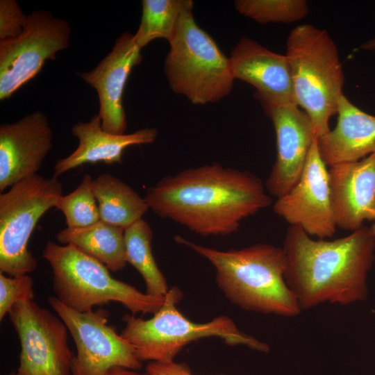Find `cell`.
I'll return each instance as SVG.
<instances>
[{"label":"cell","mask_w":375,"mask_h":375,"mask_svg":"<svg viewBox=\"0 0 375 375\" xmlns=\"http://www.w3.org/2000/svg\"><path fill=\"white\" fill-rule=\"evenodd\" d=\"M58 177L35 174L0 194V272L10 276L34 271L38 261L28 248L39 219L62 196Z\"/></svg>","instance_id":"obj_8"},{"label":"cell","mask_w":375,"mask_h":375,"mask_svg":"<svg viewBox=\"0 0 375 375\" xmlns=\"http://www.w3.org/2000/svg\"><path fill=\"white\" fill-rule=\"evenodd\" d=\"M8 375H14V372H11V373L9 374Z\"/></svg>","instance_id":"obj_32"},{"label":"cell","mask_w":375,"mask_h":375,"mask_svg":"<svg viewBox=\"0 0 375 375\" xmlns=\"http://www.w3.org/2000/svg\"><path fill=\"white\" fill-rule=\"evenodd\" d=\"M42 257L52 270L55 297L71 309L88 312L115 301L133 315L154 314L163 304L165 297L150 296L115 279L103 264L72 245L49 240Z\"/></svg>","instance_id":"obj_6"},{"label":"cell","mask_w":375,"mask_h":375,"mask_svg":"<svg viewBox=\"0 0 375 375\" xmlns=\"http://www.w3.org/2000/svg\"><path fill=\"white\" fill-rule=\"evenodd\" d=\"M335 127L317 138L320 156L327 167L356 162L375 153V116L354 106L342 94Z\"/></svg>","instance_id":"obj_19"},{"label":"cell","mask_w":375,"mask_h":375,"mask_svg":"<svg viewBox=\"0 0 375 375\" xmlns=\"http://www.w3.org/2000/svg\"><path fill=\"white\" fill-rule=\"evenodd\" d=\"M182 298L177 287L169 289L163 304L148 319L126 314L121 335L131 344L138 359L167 363L190 343L204 338L218 337L230 346L243 345L251 349L267 353V344L238 329L233 321L225 315L206 323L188 319L176 308Z\"/></svg>","instance_id":"obj_5"},{"label":"cell","mask_w":375,"mask_h":375,"mask_svg":"<svg viewBox=\"0 0 375 375\" xmlns=\"http://www.w3.org/2000/svg\"><path fill=\"white\" fill-rule=\"evenodd\" d=\"M234 4L241 15L262 24L292 23L303 19L308 12L304 0H238Z\"/></svg>","instance_id":"obj_25"},{"label":"cell","mask_w":375,"mask_h":375,"mask_svg":"<svg viewBox=\"0 0 375 375\" xmlns=\"http://www.w3.org/2000/svg\"><path fill=\"white\" fill-rule=\"evenodd\" d=\"M144 198L158 216L201 236L231 235L242 220L272 204L258 177L219 164L165 176Z\"/></svg>","instance_id":"obj_1"},{"label":"cell","mask_w":375,"mask_h":375,"mask_svg":"<svg viewBox=\"0 0 375 375\" xmlns=\"http://www.w3.org/2000/svg\"><path fill=\"white\" fill-rule=\"evenodd\" d=\"M72 132L78 138V145L70 155L56 161L53 176L58 177L86 163H122V153L126 148L131 145L151 144L158 134L154 128H144L129 134H112L102 128L98 114L88 122L75 124Z\"/></svg>","instance_id":"obj_18"},{"label":"cell","mask_w":375,"mask_h":375,"mask_svg":"<svg viewBox=\"0 0 375 375\" xmlns=\"http://www.w3.org/2000/svg\"><path fill=\"white\" fill-rule=\"evenodd\" d=\"M56 240L62 245L74 246L115 272L128 263L124 228L101 220L84 228L67 227L56 234Z\"/></svg>","instance_id":"obj_20"},{"label":"cell","mask_w":375,"mask_h":375,"mask_svg":"<svg viewBox=\"0 0 375 375\" xmlns=\"http://www.w3.org/2000/svg\"><path fill=\"white\" fill-rule=\"evenodd\" d=\"M27 17L15 0H1L0 41L20 35Z\"/></svg>","instance_id":"obj_27"},{"label":"cell","mask_w":375,"mask_h":375,"mask_svg":"<svg viewBox=\"0 0 375 375\" xmlns=\"http://www.w3.org/2000/svg\"><path fill=\"white\" fill-rule=\"evenodd\" d=\"M146 372L149 375H193L186 365L174 361L167 363L150 362Z\"/></svg>","instance_id":"obj_28"},{"label":"cell","mask_w":375,"mask_h":375,"mask_svg":"<svg viewBox=\"0 0 375 375\" xmlns=\"http://www.w3.org/2000/svg\"><path fill=\"white\" fill-rule=\"evenodd\" d=\"M152 237L151 228L142 218L126 227L124 229L126 260L142 276L146 294L162 298L167 294L169 288L152 253Z\"/></svg>","instance_id":"obj_22"},{"label":"cell","mask_w":375,"mask_h":375,"mask_svg":"<svg viewBox=\"0 0 375 375\" xmlns=\"http://www.w3.org/2000/svg\"><path fill=\"white\" fill-rule=\"evenodd\" d=\"M100 220L124 229L142 219L149 206L131 186L115 176L102 174L93 180Z\"/></svg>","instance_id":"obj_21"},{"label":"cell","mask_w":375,"mask_h":375,"mask_svg":"<svg viewBox=\"0 0 375 375\" xmlns=\"http://www.w3.org/2000/svg\"><path fill=\"white\" fill-rule=\"evenodd\" d=\"M375 238V220L373 222L372 226L369 227Z\"/></svg>","instance_id":"obj_31"},{"label":"cell","mask_w":375,"mask_h":375,"mask_svg":"<svg viewBox=\"0 0 375 375\" xmlns=\"http://www.w3.org/2000/svg\"><path fill=\"white\" fill-rule=\"evenodd\" d=\"M262 106L273 123L277 148L265 186L269 194L279 198L299 181L317 135L311 119L297 104Z\"/></svg>","instance_id":"obj_13"},{"label":"cell","mask_w":375,"mask_h":375,"mask_svg":"<svg viewBox=\"0 0 375 375\" xmlns=\"http://www.w3.org/2000/svg\"><path fill=\"white\" fill-rule=\"evenodd\" d=\"M233 78L253 85L262 106L296 104L290 69L285 55L243 37L229 57Z\"/></svg>","instance_id":"obj_16"},{"label":"cell","mask_w":375,"mask_h":375,"mask_svg":"<svg viewBox=\"0 0 375 375\" xmlns=\"http://www.w3.org/2000/svg\"><path fill=\"white\" fill-rule=\"evenodd\" d=\"M191 0H142V12L135 40L142 49L158 38L168 42L176 31L183 15L193 10Z\"/></svg>","instance_id":"obj_23"},{"label":"cell","mask_w":375,"mask_h":375,"mask_svg":"<svg viewBox=\"0 0 375 375\" xmlns=\"http://www.w3.org/2000/svg\"><path fill=\"white\" fill-rule=\"evenodd\" d=\"M34 297L33 281L27 274L6 276L0 272V320L19 301H31Z\"/></svg>","instance_id":"obj_26"},{"label":"cell","mask_w":375,"mask_h":375,"mask_svg":"<svg viewBox=\"0 0 375 375\" xmlns=\"http://www.w3.org/2000/svg\"><path fill=\"white\" fill-rule=\"evenodd\" d=\"M326 167L316 137L299 181L273 206L274 212L290 226H299L308 235L318 239L333 236L337 228Z\"/></svg>","instance_id":"obj_12"},{"label":"cell","mask_w":375,"mask_h":375,"mask_svg":"<svg viewBox=\"0 0 375 375\" xmlns=\"http://www.w3.org/2000/svg\"><path fill=\"white\" fill-rule=\"evenodd\" d=\"M360 48L365 50L375 51V38L362 44Z\"/></svg>","instance_id":"obj_30"},{"label":"cell","mask_w":375,"mask_h":375,"mask_svg":"<svg viewBox=\"0 0 375 375\" xmlns=\"http://www.w3.org/2000/svg\"><path fill=\"white\" fill-rule=\"evenodd\" d=\"M134 35L125 32L116 40L112 51L92 70L77 73L93 87L99 96L102 128L110 133L123 135L126 117L122 97L128 77L142 56Z\"/></svg>","instance_id":"obj_15"},{"label":"cell","mask_w":375,"mask_h":375,"mask_svg":"<svg viewBox=\"0 0 375 375\" xmlns=\"http://www.w3.org/2000/svg\"><path fill=\"white\" fill-rule=\"evenodd\" d=\"M328 178L337 227L353 232L375 220V153L330 167Z\"/></svg>","instance_id":"obj_17"},{"label":"cell","mask_w":375,"mask_h":375,"mask_svg":"<svg viewBox=\"0 0 375 375\" xmlns=\"http://www.w3.org/2000/svg\"><path fill=\"white\" fill-rule=\"evenodd\" d=\"M8 315L21 347L14 375H72L74 356L59 317L33 300L17 302Z\"/></svg>","instance_id":"obj_11"},{"label":"cell","mask_w":375,"mask_h":375,"mask_svg":"<svg viewBox=\"0 0 375 375\" xmlns=\"http://www.w3.org/2000/svg\"><path fill=\"white\" fill-rule=\"evenodd\" d=\"M107 375H149L146 372L140 373L136 370L129 369L123 367H115L112 369Z\"/></svg>","instance_id":"obj_29"},{"label":"cell","mask_w":375,"mask_h":375,"mask_svg":"<svg viewBox=\"0 0 375 375\" xmlns=\"http://www.w3.org/2000/svg\"><path fill=\"white\" fill-rule=\"evenodd\" d=\"M165 72L171 89L192 103L217 102L232 90L233 78L229 58L196 23L192 10L182 17L169 41Z\"/></svg>","instance_id":"obj_7"},{"label":"cell","mask_w":375,"mask_h":375,"mask_svg":"<svg viewBox=\"0 0 375 375\" xmlns=\"http://www.w3.org/2000/svg\"><path fill=\"white\" fill-rule=\"evenodd\" d=\"M72 29L49 11L28 15L18 37L0 41V100L10 98L34 78L45 62L69 47Z\"/></svg>","instance_id":"obj_9"},{"label":"cell","mask_w":375,"mask_h":375,"mask_svg":"<svg viewBox=\"0 0 375 375\" xmlns=\"http://www.w3.org/2000/svg\"><path fill=\"white\" fill-rule=\"evenodd\" d=\"M53 132L46 115L36 111L0 126V191L38 174L52 149Z\"/></svg>","instance_id":"obj_14"},{"label":"cell","mask_w":375,"mask_h":375,"mask_svg":"<svg viewBox=\"0 0 375 375\" xmlns=\"http://www.w3.org/2000/svg\"><path fill=\"white\" fill-rule=\"evenodd\" d=\"M93 180L90 174L84 175L74 191L58 199L56 208L64 214L67 228H84L100 221Z\"/></svg>","instance_id":"obj_24"},{"label":"cell","mask_w":375,"mask_h":375,"mask_svg":"<svg viewBox=\"0 0 375 375\" xmlns=\"http://www.w3.org/2000/svg\"><path fill=\"white\" fill-rule=\"evenodd\" d=\"M48 302L66 325L76 347L72 375H107L115 367L141 369L142 362L131 344L108 324L106 310L78 312L55 296L49 297Z\"/></svg>","instance_id":"obj_10"},{"label":"cell","mask_w":375,"mask_h":375,"mask_svg":"<svg viewBox=\"0 0 375 375\" xmlns=\"http://www.w3.org/2000/svg\"><path fill=\"white\" fill-rule=\"evenodd\" d=\"M296 104L308 115L319 138L337 114L344 75L337 47L326 30L305 24L293 28L286 53Z\"/></svg>","instance_id":"obj_4"},{"label":"cell","mask_w":375,"mask_h":375,"mask_svg":"<svg viewBox=\"0 0 375 375\" xmlns=\"http://www.w3.org/2000/svg\"><path fill=\"white\" fill-rule=\"evenodd\" d=\"M215 267L217 284L230 301L241 308L281 317H295L301 309L285 279L283 248L258 243L240 249L220 251L176 235Z\"/></svg>","instance_id":"obj_3"},{"label":"cell","mask_w":375,"mask_h":375,"mask_svg":"<svg viewBox=\"0 0 375 375\" xmlns=\"http://www.w3.org/2000/svg\"><path fill=\"white\" fill-rule=\"evenodd\" d=\"M283 249L285 279L301 309L321 303L348 305L365 301L374 261L375 238L369 227L333 240H314L299 226H290Z\"/></svg>","instance_id":"obj_2"}]
</instances>
